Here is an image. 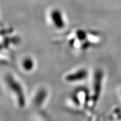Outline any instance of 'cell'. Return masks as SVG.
<instances>
[{
	"label": "cell",
	"instance_id": "cell-1",
	"mask_svg": "<svg viewBox=\"0 0 121 121\" xmlns=\"http://www.w3.org/2000/svg\"><path fill=\"white\" fill-rule=\"evenodd\" d=\"M6 87L14 97L19 105L24 106L26 103V95L21 83L12 74H6L5 77Z\"/></svg>",
	"mask_w": 121,
	"mask_h": 121
},
{
	"label": "cell",
	"instance_id": "cell-2",
	"mask_svg": "<svg viewBox=\"0 0 121 121\" xmlns=\"http://www.w3.org/2000/svg\"><path fill=\"white\" fill-rule=\"evenodd\" d=\"M104 81V73L101 69L95 70L93 74V82H92V90L90 91L91 98L95 102L98 101V98L102 93Z\"/></svg>",
	"mask_w": 121,
	"mask_h": 121
},
{
	"label": "cell",
	"instance_id": "cell-3",
	"mask_svg": "<svg viewBox=\"0 0 121 121\" xmlns=\"http://www.w3.org/2000/svg\"><path fill=\"white\" fill-rule=\"evenodd\" d=\"M88 75V71L87 69L80 68L67 74L65 76L64 80L66 82L71 84L79 83L87 79Z\"/></svg>",
	"mask_w": 121,
	"mask_h": 121
},
{
	"label": "cell",
	"instance_id": "cell-4",
	"mask_svg": "<svg viewBox=\"0 0 121 121\" xmlns=\"http://www.w3.org/2000/svg\"><path fill=\"white\" fill-rule=\"evenodd\" d=\"M49 21L53 27L57 30L64 29L66 25L64 16L58 9H54L49 14Z\"/></svg>",
	"mask_w": 121,
	"mask_h": 121
},
{
	"label": "cell",
	"instance_id": "cell-5",
	"mask_svg": "<svg viewBox=\"0 0 121 121\" xmlns=\"http://www.w3.org/2000/svg\"><path fill=\"white\" fill-rule=\"evenodd\" d=\"M21 67L27 73L32 72L35 67V60L31 57H25L22 60Z\"/></svg>",
	"mask_w": 121,
	"mask_h": 121
},
{
	"label": "cell",
	"instance_id": "cell-6",
	"mask_svg": "<svg viewBox=\"0 0 121 121\" xmlns=\"http://www.w3.org/2000/svg\"><path fill=\"white\" fill-rule=\"evenodd\" d=\"M48 97V92L45 89L41 88L39 89L36 92L34 97V103L38 104H41L43 103V101H45L46 97Z\"/></svg>",
	"mask_w": 121,
	"mask_h": 121
}]
</instances>
